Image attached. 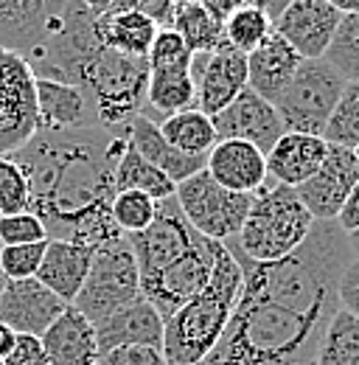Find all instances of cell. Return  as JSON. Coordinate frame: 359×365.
Masks as SVG:
<instances>
[{"label": "cell", "instance_id": "6da1fadb", "mask_svg": "<svg viewBox=\"0 0 359 365\" xmlns=\"http://www.w3.org/2000/svg\"><path fill=\"white\" fill-rule=\"evenodd\" d=\"M127 138L95 130H40L14 158L31 185L28 211L43 220L48 239L101 247L124 236L113 222L115 163Z\"/></svg>", "mask_w": 359, "mask_h": 365}, {"label": "cell", "instance_id": "7a4b0ae2", "mask_svg": "<svg viewBox=\"0 0 359 365\" xmlns=\"http://www.w3.org/2000/svg\"><path fill=\"white\" fill-rule=\"evenodd\" d=\"M328 323L241 284L222 340L199 365H309Z\"/></svg>", "mask_w": 359, "mask_h": 365}, {"label": "cell", "instance_id": "3957f363", "mask_svg": "<svg viewBox=\"0 0 359 365\" xmlns=\"http://www.w3.org/2000/svg\"><path fill=\"white\" fill-rule=\"evenodd\" d=\"M244 273L236 256L222 247L211 281L185 304L163 329V357L169 365H199L222 340L241 295Z\"/></svg>", "mask_w": 359, "mask_h": 365}, {"label": "cell", "instance_id": "277c9868", "mask_svg": "<svg viewBox=\"0 0 359 365\" xmlns=\"http://www.w3.org/2000/svg\"><path fill=\"white\" fill-rule=\"evenodd\" d=\"M149 73L146 59L101 46L82 68L76 88L88 96L98 127L124 138L130 121L146 107Z\"/></svg>", "mask_w": 359, "mask_h": 365}, {"label": "cell", "instance_id": "5b68a950", "mask_svg": "<svg viewBox=\"0 0 359 365\" xmlns=\"http://www.w3.org/2000/svg\"><path fill=\"white\" fill-rule=\"evenodd\" d=\"M312 225L314 217L301 202L298 191L292 185L267 180L253 194L250 214L239 236L230 242L250 262H278L303 245Z\"/></svg>", "mask_w": 359, "mask_h": 365}, {"label": "cell", "instance_id": "8992f818", "mask_svg": "<svg viewBox=\"0 0 359 365\" xmlns=\"http://www.w3.org/2000/svg\"><path fill=\"white\" fill-rule=\"evenodd\" d=\"M140 295V270L130 245V236H118L93 253L88 281L76 295L73 307L95 326Z\"/></svg>", "mask_w": 359, "mask_h": 365}, {"label": "cell", "instance_id": "52a82bcc", "mask_svg": "<svg viewBox=\"0 0 359 365\" xmlns=\"http://www.w3.org/2000/svg\"><path fill=\"white\" fill-rule=\"evenodd\" d=\"M345 85L348 82L326 59H303L286 91L275 98L286 133L323 135Z\"/></svg>", "mask_w": 359, "mask_h": 365}, {"label": "cell", "instance_id": "ba28073f", "mask_svg": "<svg viewBox=\"0 0 359 365\" xmlns=\"http://www.w3.org/2000/svg\"><path fill=\"white\" fill-rule=\"evenodd\" d=\"M175 200L191 228L222 245L239 236L253 205V194L227 191L205 169L177 182Z\"/></svg>", "mask_w": 359, "mask_h": 365}, {"label": "cell", "instance_id": "9c48e42d", "mask_svg": "<svg viewBox=\"0 0 359 365\" xmlns=\"http://www.w3.org/2000/svg\"><path fill=\"white\" fill-rule=\"evenodd\" d=\"M40 130L34 68L26 56L0 48V158L23 149Z\"/></svg>", "mask_w": 359, "mask_h": 365}, {"label": "cell", "instance_id": "30bf717a", "mask_svg": "<svg viewBox=\"0 0 359 365\" xmlns=\"http://www.w3.org/2000/svg\"><path fill=\"white\" fill-rule=\"evenodd\" d=\"M222 247V242H214V239L197 233L191 250L180 259L177 264L140 278V295L160 312L163 323L172 318L180 307H185L211 281L214 264H217Z\"/></svg>", "mask_w": 359, "mask_h": 365}, {"label": "cell", "instance_id": "8fae6325", "mask_svg": "<svg viewBox=\"0 0 359 365\" xmlns=\"http://www.w3.org/2000/svg\"><path fill=\"white\" fill-rule=\"evenodd\" d=\"M73 0H0V48L34 62L59 31Z\"/></svg>", "mask_w": 359, "mask_h": 365}, {"label": "cell", "instance_id": "7c38bea8", "mask_svg": "<svg viewBox=\"0 0 359 365\" xmlns=\"http://www.w3.org/2000/svg\"><path fill=\"white\" fill-rule=\"evenodd\" d=\"M197 239V230L188 225V220L182 217L177 200L169 197L163 202H157V217L155 222L140 233L130 236V245L137 259V270L143 275H155L172 264H177L180 259L191 250Z\"/></svg>", "mask_w": 359, "mask_h": 365}, {"label": "cell", "instance_id": "4fadbf2b", "mask_svg": "<svg viewBox=\"0 0 359 365\" xmlns=\"http://www.w3.org/2000/svg\"><path fill=\"white\" fill-rule=\"evenodd\" d=\"M188 71L197 85V107L211 118L247 91V53L227 43L211 53H194Z\"/></svg>", "mask_w": 359, "mask_h": 365}, {"label": "cell", "instance_id": "5bb4252c", "mask_svg": "<svg viewBox=\"0 0 359 365\" xmlns=\"http://www.w3.org/2000/svg\"><path fill=\"white\" fill-rule=\"evenodd\" d=\"M359 182V160L354 149L328 143V155L323 166L306 182H301L295 191L314 222H334L343 202Z\"/></svg>", "mask_w": 359, "mask_h": 365}, {"label": "cell", "instance_id": "9a60e30c", "mask_svg": "<svg viewBox=\"0 0 359 365\" xmlns=\"http://www.w3.org/2000/svg\"><path fill=\"white\" fill-rule=\"evenodd\" d=\"M343 11L331 0H292L275 20V31L303 59H323Z\"/></svg>", "mask_w": 359, "mask_h": 365}, {"label": "cell", "instance_id": "2e32d148", "mask_svg": "<svg viewBox=\"0 0 359 365\" xmlns=\"http://www.w3.org/2000/svg\"><path fill=\"white\" fill-rule=\"evenodd\" d=\"M71 304L56 298L43 281L20 278L9 281L0 292V323L9 326L14 334H34L43 337L48 326L59 318Z\"/></svg>", "mask_w": 359, "mask_h": 365}, {"label": "cell", "instance_id": "e0dca14e", "mask_svg": "<svg viewBox=\"0 0 359 365\" xmlns=\"http://www.w3.org/2000/svg\"><path fill=\"white\" fill-rule=\"evenodd\" d=\"M214 127L219 140L233 138V140H247L259 146L264 155L275 146V140L286 133L275 104L261 98L256 91L239 93L236 101H230L222 113L214 115Z\"/></svg>", "mask_w": 359, "mask_h": 365}, {"label": "cell", "instance_id": "ac0fdd59", "mask_svg": "<svg viewBox=\"0 0 359 365\" xmlns=\"http://www.w3.org/2000/svg\"><path fill=\"white\" fill-rule=\"evenodd\" d=\"M163 329L166 323L160 318V312L143 295H137L127 307L115 309L113 315L95 323L98 351L104 354L121 346H152L163 351Z\"/></svg>", "mask_w": 359, "mask_h": 365}, {"label": "cell", "instance_id": "d6986e66", "mask_svg": "<svg viewBox=\"0 0 359 365\" xmlns=\"http://www.w3.org/2000/svg\"><path fill=\"white\" fill-rule=\"evenodd\" d=\"M205 172L222 188L239 194H256L269 180L267 155L259 146L233 138H224L208 152Z\"/></svg>", "mask_w": 359, "mask_h": 365}, {"label": "cell", "instance_id": "ffe728a7", "mask_svg": "<svg viewBox=\"0 0 359 365\" xmlns=\"http://www.w3.org/2000/svg\"><path fill=\"white\" fill-rule=\"evenodd\" d=\"M93 253H95V247L79 245V242L48 239L37 281H43L45 287H48L56 298H62L65 304H73L76 295L82 292L85 281H88L90 264H93Z\"/></svg>", "mask_w": 359, "mask_h": 365}, {"label": "cell", "instance_id": "44dd1931", "mask_svg": "<svg viewBox=\"0 0 359 365\" xmlns=\"http://www.w3.org/2000/svg\"><path fill=\"white\" fill-rule=\"evenodd\" d=\"M40 340L51 365H95L101 357L95 326L73 304L48 326Z\"/></svg>", "mask_w": 359, "mask_h": 365}, {"label": "cell", "instance_id": "7402d4cb", "mask_svg": "<svg viewBox=\"0 0 359 365\" xmlns=\"http://www.w3.org/2000/svg\"><path fill=\"white\" fill-rule=\"evenodd\" d=\"M326 155H328V140L323 135L283 133L267 152L269 180L298 188L323 166Z\"/></svg>", "mask_w": 359, "mask_h": 365}, {"label": "cell", "instance_id": "603a6c76", "mask_svg": "<svg viewBox=\"0 0 359 365\" xmlns=\"http://www.w3.org/2000/svg\"><path fill=\"white\" fill-rule=\"evenodd\" d=\"M124 138H127V143L132 146L140 158H146L152 166H157L175 185L188 180V178H194V175H199L205 169V158H191V155H182L180 149H175L163 138L157 121L149 118L146 113L135 115L132 121H130V127H127V133H124Z\"/></svg>", "mask_w": 359, "mask_h": 365}, {"label": "cell", "instance_id": "cb8c5ba5", "mask_svg": "<svg viewBox=\"0 0 359 365\" xmlns=\"http://www.w3.org/2000/svg\"><path fill=\"white\" fill-rule=\"evenodd\" d=\"M301 62L303 56L278 31H272L253 53H247V88L275 104V98L292 82Z\"/></svg>", "mask_w": 359, "mask_h": 365}, {"label": "cell", "instance_id": "d4e9b609", "mask_svg": "<svg viewBox=\"0 0 359 365\" xmlns=\"http://www.w3.org/2000/svg\"><path fill=\"white\" fill-rule=\"evenodd\" d=\"M37 104H40V121L43 130H95V113L90 107L88 96L76 85L37 79Z\"/></svg>", "mask_w": 359, "mask_h": 365}, {"label": "cell", "instance_id": "484cf974", "mask_svg": "<svg viewBox=\"0 0 359 365\" xmlns=\"http://www.w3.org/2000/svg\"><path fill=\"white\" fill-rule=\"evenodd\" d=\"M157 26L140 14V11H124V9H110L98 14V37L101 46L127 56H149V48L155 43Z\"/></svg>", "mask_w": 359, "mask_h": 365}, {"label": "cell", "instance_id": "4316f807", "mask_svg": "<svg viewBox=\"0 0 359 365\" xmlns=\"http://www.w3.org/2000/svg\"><path fill=\"white\" fill-rule=\"evenodd\" d=\"M157 127L175 149H180L182 155H191V158H208V152L219 143L214 118L208 113H202L199 107L175 113V115L163 118Z\"/></svg>", "mask_w": 359, "mask_h": 365}, {"label": "cell", "instance_id": "83f0119b", "mask_svg": "<svg viewBox=\"0 0 359 365\" xmlns=\"http://www.w3.org/2000/svg\"><path fill=\"white\" fill-rule=\"evenodd\" d=\"M146 107L163 118L197 107V85L191 79L188 68L175 71H152L149 73V91H146Z\"/></svg>", "mask_w": 359, "mask_h": 365}, {"label": "cell", "instance_id": "f1b7e54d", "mask_svg": "<svg viewBox=\"0 0 359 365\" xmlns=\"http://www.w3.org/2000/svg\"><path fill=\"white\" fill-rule=\"evenodd\" d=\"M115 191H143V194L155 197L157 202H163V200L175 197L177 185L127 143L115 163Z\"/></svg>", "mask_w": 359, "mask_h": 365}, {"label": "cell", "instance_id": "f546056e", "mask_svg": "<svg viewBox=\"0 0 359 365\" xmlns=\"http://www.w3.org/2000/svg\"><path fill=\"white\" fill-rule=\"evenodd\" d=\"M169 29H175L185 40L191 53H211L224 43V26L214 20L197 0L175 6V17Z\"/></svg>", "mask_w": 359, "mask_h": 365}, {"label": "cell", "instance_id": "4dcf8cb0", "mask_svg": "<svg viewBox=\"0 0 359 365\" xmlns=\"http://www.w3.org/2000/svg\"><path fill=\"white\" fill-rule=\"evenodd\" d=\"M314 365H359V318L340 309L317 349Z\"/></svg>", "mask_w": 359, "mask_h": 365}, {"label": "cell", "instance_id": "1f68e13d", "mask_svg": "<svg viewBox=\"0 0 359 365\" xmlns=\"http://www.w3.org/2000/svg\"><path fill=\"white\" fill-rule=\"evenodd\" d=\"M323 59L345 82H359V14H343Z\"/></svg>", "mask_w": 359, "mask_h": 365}, {"label": "cell", "instance_id": "d6a6232c", "mask_svg": "<svg viewBox=\"0 0 359 365\" xmlns=\"http://www.w3.org/2000/svg\"><path fill=\"white\" fill-rule=\"evenodd\" d=\"M272 31H275V26L261 9L241 6L224 23V43L241 51V53H253Z\"/></svg>", "mask_w": 359, "mask_h": 365}, {"label": "cell", "instance_id": "836d02e7", "mask_svg": "<svg viewBox=\"0 0 359 365\" xmlns=\"http://www.w3.org/2000/svg\"><path fill=\"white\" fill-rule=\"evenodd\" d=\"M113 222L124 236L146 230L157 217V200L143 191H115L113 197Z\"/></svg>", "mask_w": 359, "mask_h": 365}, {"label": "cell", "instance_id": "e575fe53", "mask_svg": "<svg viewBox=\"0 0 359 365\" xmlns=\"http://www.w3.org/2000/svg\"><path fill=\"white\" fill-rule=\"evenodd\" d=\"M323 138L334 146H345V149H357L359 143V82H348L343 98L337 101L328 127Z\"/></svg>", "mask_w": 359, "mask_h": 365}, {"label": "cell", "instance_id": "d590c367", "mask_svg": "<svg viewBox=\"0 0 359 365\" xmlns=\"http://www.w3.org/2000/svg\"><path fill=\"white\" fill-rule=\"evenodd\" d=\"M31 185L14 158H0V217L28 211Z\"/></svg>", "mask_w": 359, "mask_h": 365}, {"label": "cell", "instance_id": "8d00e7d4", "mask_svg": "<svg viewBox=\"0 0 359 365\" xmlns=\"http://www.w3.org/2000/svg\"><path fill=\"white\" fill-rule=\"evenodd\" d=\"M191 48L175 29H157L155 43L149 48V71H175V68H191Z\"/></svg>", "mask_w": 359, "mask_h": 365}, {"label": "cell", "instance_id": "74e56055", "mask_svg": "<svg viewBox=\"0 0 359 365\" xmlns=\"http://www.w3.org/2000/svg\"><path fill=\"white\" fill-rule=\"evenodd\" d=\"M45 245L48 242H37V245H6V247H0V267H3L6 278L9 281L37 278L45 256Z\"/></svg>", "mask_w": 359, "mask_h": 365}, {"label": "cell", "instance_id": "f35d334b", "mask_svg": "<svg viewBox=\"0 0 359 365\" xmlns=\"http://www.w3.org/2000/svg\"><path fill=\"white\" fill-rule=\"evenodd\" d=\"M37 242H48V230L37 214L20 211V214H3L0 217V247L37 245Z\"/></svg>", "mask_w": 359, "mask_h": 365}, {"label": "cell", "instance_id": "ab89813d", "mask_svg": "<svg viewBox=\"0 0 359 365\" xmlns=\"http://www.w3.org/2000/svg\"><path fill=\"white\" fill-rule=\"evenodd\" d=\"M98 365H169L160 349L152 346H121L98 357Z\"/></svg>", "mask_w": 359, "mask_h": 365}, {"label": "cell", "instance_id": "60d3db41", "mask_svg": "<svg viewBox=\"0 0 359 365\" xmlns=\"http://www.w3.org/2000/svg\"><path fill=\"white\" fill-rule=\"evenodd\" d=\"M175 0H118L113 9H124V11H140L146 14L157 29H169L172 17H175Z\"/></svg>", "mask_w": 359, "mask_h": 365}, {"label": "cell", "instance_id": "b9f144b4", "mask_svg": "<svg viewBox=\"0 0 359 365\" xmlns=\"http://www.w3.org/2000/svg\"><path fill=\"white\" fill-rule=\"evenodd\" d=\"M3 365H51L45 357L43 340L34 334H17V343Z\"/></svg>", "mask_w": 359, "mask_h": 365}, {"label": "cell", "instance_id": "7bdbcfd3", "mask_svg": "<svg viewBox=\"0 0 359 365\" xmlns=\"http://www.w3.org/2000/svg\"><path fill=\"white\" fill-rule=\"evenodd\" d=\"M340 304L345 312L357 315L359 318V259H354L348 264V270L343 275V284H340Z\"/></svg>", "mask_w": 359, "mask_h": 365}, {"label": "cell", "instance_id": "ee69618b", "mask_svg": "<svg viewBox=\"0 0 359 365\" xmlns=\"http://www.w3.org/2000/svg\"><path fill=\"white\" fill-rule=\"evenodd\" d=\"M334 222L345 230V233L359 230V182L354 185V191L348 194V200L343 202V208H340V214H337Z\"/></svg>", "mask_w": 359, "mask_h": 365}, {"label": "cell", "instance_id": "f6af8a7d", "mask_svg": "<svg viewBox=\"0 0 359 365\" xmlns=\"http://www.w3.org/2000/svg\"><path fill=\"white\" fill-rule=\"evenodd\" d=\"M197 3H199L214 20H219L222 26L227 23V17H230L233 11H239V9L244 6L241 0H197Z\"/></svg>", "mask_w": 359, "mask_h": 365}, {"label": "cell", "instance_id": "bcb514c9", "mask_svg": "<svg viewBox=\"0 0 359 365\" xmlns=\"http://www.w3.org/2000/svg\"><path fill=\"white\" fill-rule=\"evenodd\" d=\"M241 3H244V6H253V9H261L269 20H272V26H275V20L281 17V11H283L292 0H241Z\"/></svg>", "mask_w": 359, "mask_h": 365}, {"label": "cell", "instance_id": "7dc6e473", "mask_svg": "<svg viewBox=\"0 0 359 365\" xmlns=\"http://www.w3.org/2000/svg\"><path fill=\"white\" fill-rule=\"evenodd\" d=\"M14 343H17V334H14L9 326L0 323V363H6V357H9L11 349H14Z\"/></svg>", "mask_w": 359, "mask_h": 365}, {"label": "cell", "instance_id": "c3c4849f", "mask_svg": "<svg viewBox=\"0 0 359 365\" xmlns=\"http://www.w3.org/2000/svg\"><path fill=\"white\" fill-rule=\"evenodd\" d=\"M115 3H118V0H85V6H88L93 14H104V11H110Z\"/></svg>", "mask_w": 359, "mask_h": 365}, {"label": "cell", "instance_id": "681fc988", "mask_svg": "<svg viewBox=\"0 0 359 365\" xmlns=\"http://www.w3.org/2000/svg\"><path fill=\"white\" fill-rule=\"evenodd\" d=\"M343 14H359V0H331Z\"/></svg>", "mask_w": 359, "mask_h": 365}, {"label": "cell", "instance_id": "f907efd6", "mask_svg": "<svg viewBox=\"0 0 359 365\" xmlns=\"http://www.w3.org/2000/svg\"><path fill=\"white\" fill-rule=\"evenodd\" d=\"M348 247H351L354 259H359V230H351V233H348Z\"/></svg>", "mask_w": 359, "mask_h": 365}, {"label": "cell", "instance_id": "816d5d0a", "mask_svg": "<svg viewBox=\"0 0 359 365\" xmlns=\"http://www.w3.org/2000/svg\"><path fill=\"white\" fill-rule=\"evenodd\" d=\"M6 284H9V278H6V273H3V267H0V292L6 289Z\"/></svg>", "mask_w": 359, "mask_h": 365}, {"label": "cell", "instance_id": "f5cc1de1", "mask_svg": "<svg viewBox=\"0 0 359 365\" xmlns=\"http://www.w3.org/2000/svg\"><path fill=\"white\" fill-rule=\"evenodd\" d=\"M354 155H357V160H359V143H357V149H354Z\"/></svg>", "mask_w": 359, "mask_h": 365}, {"label": "cell", "instance_id": "db71d44e", "mask_svg": "<svg viewBox=\"0 0 359 365\" xmlns=\"http://www.w3.org/2000/svg\"><path fill=\"white\" fill-rule=\"evenodd\" d=\"M175 3H191V0H175Z\"/></svg>", "mask_w": 359, "mask_h": 365}, {"label": "cell", "instance_id": "11a10c76", "mask_svg": "<svg viewBox=\"0 0 359 365\" xmlns=\"http://www.w3.org/2000/svg\"><path fill=\"white\" fill-rule=\"evenodd\" d=\"M309 365H314V363H309Z\"/></svg>", "mask_w": 359, "mask_h": 365}, {"label": "cell", "instance_id": "9f6ffc18", "mask_svg": "<svg viewBox=\"0 0 359 365\" xmlns=\"http://www.w3.org/2000/svg\"><path fill=\"white\" fill-rule=\"evenodd\" d=\"M0 365H3V363H0Z\"/></svg>", "mask_w": 359, "mask_h": 365}, {"label": "cell", "instance_id": "6f0895ef", "mask_svg": "<svg viewBox=\"0 0 359 365\" xmlns=\"http://www.w3.org/2000/svg\"><path fill=\"white\" fill-rule=\"evenodd\" d=\"M95 365H98V363H95Z\"/></svg>", "mask_w": 359, "mask_h": 365}]
</instances>
